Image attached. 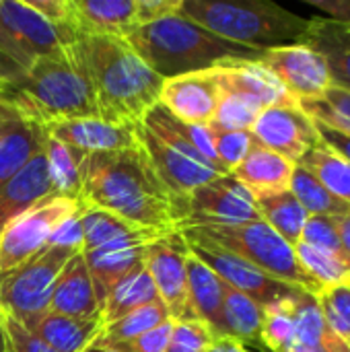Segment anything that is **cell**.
<instances>
[{"label":"cell","instance_id":"cell-35","mask_svg":"<svg viewBox=\"0 0 350 352\" xmlns=\"http://www.w3.org/2000/svg\"><path fill=\"white\" fill-rule=\"evenodd\" d=\"M295 254L301 268L316 283L320 293L334 287H350V264L344 258L328 254L303 241L295 245Z\"/></svg>","mask_w":350,"mask_h":352},{"label":"cell","instance_id":"cell-13","mask_svg":"<svg viewBox=\"0 0 350 352\" xmlns=\"http://www.w3.org/2000/svg\"><path fill=\"white\" fill-rule=\"evenodd\" d=\"M188 243L177 231L159 237L142 254L157 295L173 322L194 320L188 303Z\"/></svg>","mask_w":350,"mask_h":352},{"label":"cell","instance_id":"cell-17","mask_svg":"<svg viewBox=\"0 0 350 352\" xmlns=\"http://www.w3.org/2000/svg\"><path fill=\"white\" fill-rule=\"evenodd\" d=\"M163 235H169V233H161L155 229H140L138 233H134L126 239L113 241V243L103 245L93 252H83L89 272H91V278H93L97 299L101 303V309H103L109 289L120 278H124L130 270H134L142 262L144 248Z\"/></svg>","mask_w":350,"mask_h":352},{"label":"cell","instance_id":"cell-39","mask_svg":"<svg viewBox=\"0 0 350 352\" xmlns=\"http://www.w3.org/2000/svg\"><path fill=\"white\" fill-rule=\"evenodd\" d=\"M297 297L283 299L264 307L262 342L268 352H287L297 342V322H295Z\"/></svg>","mask_w":350,"mask_h":352},{"label":"cell","instance_id":"cell-6","mask_svg":"<svg viewBox=\"0 0 350 352\" xmlns=\"http://www.w3.org/2000/svg\"><path fill=\"white\" fill-rule=\"evenodd\" d=\"M194 237H200L241 260L260 268L268 276L301 289L311 295H320L316 283L301 268L295 248L287 243L272 227L262 219L243 225H192L184 227Z\"/></svg>","mask_w":350,"mask_h":352},{"label":"cell","instance_id":"cell-23","mask_svg":"<svg viewBox=\"0 0 350 352\" xmlns=\"http://www.w3.org/2000/svg\"><path fill=\"white\" fill-rule=\"evenodd\" d=\"M293 169L295 163L264 148L254 140V146L250 148L248 157L231 171V175L245 190H250L252 196H258V194L289 190Z\"/></svg>","mask_w":350,"mask_h":352},{"label":"cell","instance_id":"cell-37","mask_svg":"<svg viewBox=\"0 0 350 352\" xmlns=\"http://www.w3.org/2000/svg\"><path fill=\"white\" fill-rule=\"evenodd\" d=\"M297 105L318 124L350 136V91L330 85L322 95L301 99Z\"/></svg>","mask_w":350,"mask_h":352},{"label":"cell","instance_id":"cell-2","mask_svg":"<svg viewBox=\"0 0 350 352\" xmlns=\"http://www.w3.org/2000/svg\"><path fill=\"white\" fill-rule=\"evenodd\" d=\"M70 45L91 85L99 120L134 128L159 103L165 80L122 37L78 35Z\"/></svg>","mask_w":350,"mask_h":352},{"label":"cell","instance_id":"cell-50","mask_svg":"<svg viewBox=\"0 0 350 352\" xmlns=\"http://www.w3.org/2000/svg\"><path fill=\"white\" fill-rule=\"evenodd\" d=\"M314 124H316V130H318L322 142L328 144L332 151H336L340 157H344L350 163V136L340 134V132H336V130H330V128H326V126H322V124H318V122H314Z\"/></svg>","mask_w":350,"mask_h":352},{"label":"cell","instance_id":"cell-3","mask_svg":"<svg viewBox=\"0 0 350 352\" xmlns=\"http://www.w3.org/2000/svg\"><path fill=\"white\" fill-rule=\"evenodd\" d=\"M0 103L41 128L62 120L97 118L91 85L70 43L0 80Z\"/></svg>","mask_w":350,"mask_h":352},{"label":"cell","instance_id":"cell-16","mask_svg":"<svg viewBox=\"0 0 350 352\" xmlns=\"http://www.w3.org/2000/svg\"><path fill=\"white\" fill-rule=\"evenodd\" d=\"M221 101V87L215 72H190L184 76L167 78L161 89L159 103L184 124L208 126Z\"/></svg>","mask_w":350,"mask_h":352},{"label":"cell","instance_id":"cell-32","mask_svg":"<svg viewBox=\"0 0 350 352\" xmlns=\"http://www.w3.org/2000/svg\"><path fill=\"white\" fill-rule=\"evenodd\" d=\"M43 155L47 161V171H50L54 190L68 198L80 200V165L87 153L74 146H68L45 134Z\"/></svg>","mask_w":350,"mask_h":352},{"label":"cell","instance_id":"cell-56","mask_svg":"<svg viewBox=\"0 0 350 352\" xmlns=\"http://www.w3.org/2000/svg\"><path fill=\"white\" fill-rule=\"evenodd\" d=\"M287 352H316V351H311V349H307V346H301V344H297V342H295V344H293V346H291V349H289Z\"/></svg>","mask_w":350,"mask_h":352},{"label":"cell","instance_id":"cell-45","mask_svg":"<svg viewBox=\"0 0 350 352\" xmlns=\"http://www.w3.org/2000/svg\"><path fill=\"white\" fill-rule=\"evenodd\" d=\"M173 324H175L173 320H167V322L159 324L157 328H153L132 340L113 342V344H107L105 349H111L113 352H165L169 338H171Z\"/></svg>","mask_w":350,"mask_h":352},{"label":"cell","instance_id":"cell-52","mask_svg":"<svg viewBox=\"0 0 350 352\" xmlns=\"http://www.w3.org/2000/svg\"><path fill=\"white\" fill-rule=\"evenodd\" d=\"M206 352H252L248 351L241 342L233 340V338H217L215 344Z\"/></svg>","mask_w":350,"mask_h":352},{"label":"cell","instance_id":"cell-27","mask_svg":"<svg viewBox=\"0 0 350 352\" xmlns=\"http://www.w3.org/2000/svg\"><path fill=\"white\" fill-rule=\"evenodd\" d=\"M103 320L99 318H68L60 314H47L35 328L47 346L58 352H83L91 346L103 332Z\"/></svg>","mask_w":350,"mask_h":352},{"label":"cell","instance_id":"cell-26","mask_svg":"<svg viewBox=\"0 0 350 352\" xmlns=\"http://www.w3.org/2000/svg\"><path fill=\"white\" fill-rule=\"evenodd\" d=\"M223 320H225V338L241 342L248 351L256 346L266 352L262 342V324L264 307L252 301L248 295L223 283Z\"/></svg>","mask_w":350,"mask_h":352},{"label":"cell","instance_id":"cell-12","mask_svg":"<svg viewBox=\"0 0 350 352\" xmlns=\"http://www.w3.org/2000/svg\"><path fill=\"white\" fill-rule=\"evenodd\" d=\"M260 221L256 200L231 173L196 188L186 200V217L175 231L192 225H243Z\"/></svg>","mask_w":350,"mask_h":352},{"label":"cell","instance_id":"cell-18","mask_svg":"<svg viewBox=\"0 0 350 352\" xmlns=\"http://www.w3.org/2000/svg\"><path fill=\"white\" fill-rule=\"evenodd\" d=\"M136 25V0H66L64 33L124 37Z\"/></svg>","mask_w":350,"mask_h":352},{"label":"cell","instance_id":"cell-22","mask_svg":"<svg viewBox=\"0 0 350 352\" xmlns=\"http://www.w3.org/2000/svg\"><path fill=\"white\" fill-rule=\"evenodd\" d=\"M43 148L0 190V235L10 221L25 212L39 198L54 194Z\"/></svg>","mask_w":350,"mask_h":352},{"label":"cell","instance_id":"cell-11","mask_svg":"<svg viewBox=\"0 0 350 352\" xmlns=\"http://www.w3.org/2000/svg\"><path fill=\"white\" fill-rule=\"evenodd\" d=\"M134 130H136V138H138L140 146L146 151V155H149L155 171L159 173L161 182L167 186V190L175 198L179 212H182V221H184L188 196L196 188L221 177V175H227V173H223L219 167H215L208 161H202V159H196L192 155L177 151L175 146H171L169 142L159 138L155 132H151L142 122Z\"/></svg>","mask_w":350,"mask_h":352},{"label":"cell","instance_id":"cell-51","mask_svg":"<svg viewBox=\"0 0 350 352\" xmlns=\"http://www.w3.org/2000/svg\"><path fill=\"white\" fill-rule=\"evenodd\" d=\"M336 223H338V237H340L342 256L350 264V212L344 217H338Z\"/></svg>","mask_w":350,"mask_h":352},{"label":"cell","instance_id":"cell-9","mask_svg":"<svg viewBox=\"0 0 350 352\" xmlns=\"http://www.w3.org/2000/svg\"><path fill=\"white\" fill-rule=\"evenodd\" d=\"M80 200L64 194H47L6 225L0 235V272L10 270L50 243L52 233L72 217Z\"/></svg>","mask_w":350,"mask_h":352},{"label":"cell","instance_id":"cell-15","mask_svg":"<svg viewBox=\"0 0 350 352\" xmlns=\"http://www.w3.org/2000/svg\"><path fill=\"white\" fill-rule=\"evenodd\" d=\"M258 62L281 80L293 101L318 97L332 85L326 60L307 43L266 50Z\"/></svg>","mask_w":350,"mask_h":352},{"label":"cell","instance_id":"cell-29","mask_svg":"<svg viewBox=\"0 0 350 352\" xmlns=\"http://www.w3.org/2000/svg\"><path fill=\"white\" fill-rule=\"evenodd\" d=\"M45 130L21 118L0 138V190L43 148Z\"/></svg>","mask_w":350,"mask_h":352},{"label":"cell","instance_id":"cell-47","mask_svg":"<svg viewBox=\"0 0 350 352\" xmlns=\"http://www.w3.org/2000/svg\"><path fill=\"white\" fill-rule=\"evenodd\" d=\"M83 241H85V229H83V217H80V206H78V210L72 217H68L64 223H60V227L52 233L47 245L83 250Z\"/></svg>","mask_w":350,"mask_h":352},{"label":"cell","instance_id":"cell-49","mask_svg":"<svg viewBox=\"0 0 350 352\" xmlns=\"http://www.w3.org/2000/svg\"><path fill=\"white\" fill-rule=\"evenodd\" d=\"M305 2L328 14V21L350 27V0H305Z\"/></svg>","mask_w":350,"mask_h":352},{"label":"cell","instance_id":"cell-24","mask_svg":"<svg viewBox=\"0 0 350 352\" xmlns=\"http://www.w3.org/2000/svg\"><path fill=\"white\" fill-rule=\"evenodd\" d=\"M188 303L194 320L204 322L217 338H225L223 280L196 256H188Z\"/></svg>","mask_w":350,"mask_h":352},{"label":"cell","instance_id":"cell-30","mask_svg":"<svg viewBox=\"0 0 350 352\" xmlns=\"http://www.w3.org/2000/svg\"><path fill=\"white\" fill-rule=\"evenodd\" d=\"M254 200H256L260 219L268 227H272L287 243H291L295 248L301 241V235H303L309 214L299 204V200L291 194V190L258 194V196H254Z\"/></svg>","mask_w":350,"mask_h":352},{"label":"cell","instance_id":"cell-1","mask_svg":"<svg viewBox=\"0 0 350 352\" xmlns=\"http://www.w3.org/2000/svg\"><path fill=\"white\" fill-rule=\"evenodd\" d=\"M80 200L130 225L173 233L179 206L138 144L122 151L89 153L80 165Z\"/></svg>","mask_w":350,"mask_h":352},{"label":"cell","instance_id":"cell-21","mask_svg":"<svg viewBox=\"0 0 350 352\" xmlns=\"http://www.w3.org/2000/svg\"><path fill=\"white\" fill-rule=\"evenodd\" d=\"M50 311L68 318L101 316V303L97 299L93 278L83 252H76L62 268L52 293Z\"/></svg>","mask_w":350,"mask_h":352},{"label":"cell","instance_id":"cell-44","mask_svg":"<svg viewBox=\"0 0 350 352\" xmlns=\"http://www.w3.org/2000/svg\"><path fill=\"white\" fill-rule=\"evenodd\" d=\"M338 217H309L301 235V241L307 245H314L318 250H324L334 256H342L340 237H338Z\"/></svg>","mask_w":350,"mask_h":352},{"label":"cell","instance_id":"cell-54","mask_svg":"<svg viewBox=\"0 0 350 352\" xmlns=\"http://www.w3.org/2000/svg\"><path fill=\"white\" fill-rule=\"evenodd\" d=\"M0 352H10V346H8V336H6V330H4L2 314H0Z\"/></svg>","mask_w":350,"mask_h":352},{"label":"cell","instance_id":"cell-36","mask_svg":"<svg viewBox=\"0 0 350 352\" xmlns=\"http://www.w3.org/2000/svg\"><path fill=\"white\" fill-rule=\"evenodd\" d=\"M80 217H83V229H85V241H83L80 252L99 250L113 241L126 239L142 229V227L130 225L128 221H124L107 210L89 206L83 200H80Z\"/></svg>","mask_w":350,"mask_h":352},{"label":"cell","instance_id":"cell-55","mask_svg":"<svg viewBox=\"0 0 350 352\" xmlns=\"http://www.w3.org/2000/svg\"><path fill=\"white\" fill-rule=\"evenodd\" d=\"M83 352H113L111 349H105V346H97V344H91V346H87Z\"/></svg>","mask_w":350,"mask_h":352},{"label":"cell","instance_id":"cell-19","mask_svg":"<svg viewBox=\"0 0 350 352\" xmlns=\"http://www.w3.org/2000/svg\"><path fill=\"white\" fill-rule=\"evenodd\" d=\"M210 70L215 72L221 91L245 97L262 109L293 101L281 80L258 60H227Z\"/></svg>","mask_w":350,"mask_h":352},{"label":"cell","instance_id":"cell-8","mask_svg":"<svg viewBox=\"0 0 350 352\" xmlns=\"http://www.w3.org/2000/svg\"><path fill=\"white\" fill-rule=\"evenodd\" d=\"M72 39L25 0H0V56L19 70L58 54Z\"/></svg>","mask_w":350,"mask_h":352},{"label":"cell","instance_id":"cell-42","mask_svg":"<svg viewBox=\"0 0 350 352\" xmlns=\"http://www.w3.org/2000/svg\"><path fill=\"white\" fill-rule=\"evenodd\" d=\"M217 340V334L200 320L175 322L165 352H206Z\"/></svg>","mask_w":350,"mask_h":352},{"label":"cell","instance_id":"cell-46","mask_svg":"<svg viewBox=\"0 0 350 352\" xmlns=\"http://www.w3.org/2000/svg\"><path fill=\"white\" fill-rule=\"evenodd\" d=\"M2 320H4V330L8 336L10 352H58L52 346H47L39 336H35L21 324H17L14 320H10L6 316H2Z\"/></svg>","mask_w":350,"mask_h":352},{"label":"cell","instance_id":"cell-34","mask_svg":"<svg viewBox=\"0 0 350 352\" xmlns=\"http://www.w3.org/2000/svg\"><path fill=\"white\" fill-rule=\"evenodd\" d=\"M299 165L309 169L330 194L350 204V163L344 157L320 142L299 161Z\"/></svg>","mask_w":350,"mask_h":352},{"label":"cell","instance_id":"cell-48","mask_svg":"<svg viewBox=\"0 0 350 352\" xmlns=\"http://www.w3.org/2000/svg\"><path fill=\"white\" fill-rule=\"evenodd\" d=\"M179 0H136V25L153 23L163 16L175 14Z\"/></svg>","mask_w":350,"mask_h":352},{"label":"cell","instance_id":"cell-31","mask_svg":"<svg viewBox=\"0 0 350 352\" xmlns=\"http://www.w3.org/2000/svg\"><path fill=\"white\" fill-rule=\"evenodd\" d=\"M295 322H297V344L307 346L316 352H350L349 344L328 328L316 295L301 293L297 297Z\"/></svg>","mask_w":350,"mask_h":352},{"label":"cell","instance_id":"cell-38","mask_svg":"<svg viewBox=\"0 0 350 352\" xmlns=\"http://www.w3.org/2000/svg\"><path fill=\"white\" fill-rule=\"evenodd\" d=\"M171 320L165 305L161 301L149 303L140 309H134L126 316H122L120 320H116L113 324L105 326L103 332L99 334V338L93 342L97 346H107L113 342H124V340H132L153 328H157L159 324Z\"/></svg>","mask_w":350,"mask_h":352},{"label":"cell","instance_id":"cell-43","mask_svg":"<svg viewBox=\"0 0 350 352\" xmlns=\"http://www.w3.org/2000/svg\"><path fill=\"white\" fill-rule=\"evenodd\" d=\"M210 136L215 153L229 173L248 157L250 148L254 146V136L250 132H225L210 128Z\"/></svg>","mask_w":350,"mask_h":352},{"label":"cell","instance_id":"cell-4","mask_svg":"<svg viewBox=\"0 0 350 352\" xmlns=\"http://www.w3.org/2000/svg\"><path fill=\"white\" fill-rule=\"evenodd\" d=\"M122 39L163 80L202 72L227 60H260L264 54L227 41L177 12L134 25Z\"/></svg>","mask_w":350,"mask_h":352},{"label":"cell","instance_id":"cell-25","mask_svg":"<svg viewBox=\"0 0 350 352\" xmlns=\"http://www.w3.org/2000/svg\"><path fill=\"white\" fill-rule=\"evenodd\" d=\"M305 43L326 60L330 82L350 91V27L328 19H311Z\"/></svg>","mask_w":350,"mask_h":352},{"label":"cell","instance_id":"cell-28","mask_svg":"<svg viewBox=\"0 0 350 352\" xmlns=\"http://www.w3.org/2000/svg\"><path fill=\"white\" fill-rule=\"evenodd\" d=\"M161 301L155 289V283L144 266V262H140L134 270H130L124 278H120L107 293L103 309H101V320L103 326L113 324L116 320H120L122 316L140 309L149 303Z\"/></svg>","mask_w":350,"mask_h":352},{"label":"cell","instance_id":"cell-10","mask_svg":"<svg viewBox=\"0 0 350 352\" xmlns=\"http://www.w3.org/2000/svg\"><path fill=\"white\" fill-rule=\"evenodd\" d=\"M177 233H182V237L186 239L192 256H196L202 264H206L223 283H227L229 287L248 295L252 301H256L262 307H268L276 301L293 299V297L305 293L301 289H295L291 285H285V283L268 276L260 268L248 264L245 260H241V258H237L200 237H194L186 231H177Z\"/></svg>","mask_w":350,"mask_h":352},{"label":"cell","instance_id":"cell-53","mask_svg":"<svg viewBox=\"0 0 350 352\" xmlns=\"http://www.w3.org/2000/svg\"><path fill=\"white\" fill-rule=\"evenodd\" d=\"M19 120H21V116H19L12 107L0 103V138H2V134H4L14 122H19Z\"/></svg>","mask_w":350,"mask_h":352},{"label":"cell","instance_id":"cell-5","mask_svg":"<svg viewBox=\"0 0 350 352\" xmlns=\"http://www.w3.org/2000/svg\"><path fill=\"white\" fill-rule=\"evenodd\" d=\"M177 14L227 41L260 52L305 43L311 23L264 0H179Z\"/></svg>","mask_w":350,"mask_h":352},{"label":"cell","instance_id":"cell-20","mask_svg":"<svg viewBox=\"0 0 350 352\" xmlns=\"http://www.w3.org/2000/svg\"><path fill=\"white\" fill-rule=\"evenodd\" d=\"M134 128L113 126L99 118H74V120H62L50 124L43 130L47 136L89 155V153L122 151L138 144Z\"/></svg>","mask_w":350,"mask_h":352},{"label":"cell","instance_id":"cell-7","mask_svg":"<svg viewBox=\"0 0 350 352\" xmlns=\"http://www.w3.org/2000/svg\"><path fill=\"white\" fill-rule=\"evenodd\" d=\"M80 250L45 245L23 264L0 272V314L29 332L50 314L52 293L66 262Z\"/></svg>","mask_w":350,"mask_h":352},{"label":"cell","instance_id":"cell-14","mask_svg":"<svg viewBox=\"0 0 350 352\" xmlns=\"http://www.w3.org/2000/svg\"><path fill=\"white\" fill-rule=\"evenodd\" d=\"M250 134L258 144L289 159L295 165L316 144L322 142L314 120L297 105V101L262 109Z\"/></svg>","mask_w":350,"mask_h":352},{"label":"cell","instance_id":"cell-33","mask_svg":"<svg viewBox=\"0 0 350 352\" xmlns=\"http://www.w3.org/2000/svg\"><path fill=\"white\" fill-rule=\"evenodd\" d=\"M289 190L309 217H344L350 212V204L330 194L322 182L299 163L293 169Z\"/></svg>","mask_w":350,"mask_h":352},{"label":"cell","instance_id":"cell-40","mask_svg":"<svg viewBox=\"0 0 350 352\" xmlns=\"http://www.w3.org/2000/svg\"><path fill=\"white\" fill-rule=\"evenodd\" d=\"M262 107L254 101L239 97L235 93L221 91V101L217 105L215 118L208 128L225 130V132H250L256 118L260 116Z\"/></svg>","mask_w":350,"mask_h":352},{"label":"cell","instance_id":"cell-41","mask_svg":"<svg viewBox=\"0 0 350 352\" xmlns=\"http://www.w3.org/2000/svg\"><path fill=\"white\" fill-rule=\"evenodd\" d=\"M316 297L328 328L350 346V287L326 289Z\"/></svg>","mask_w":350,"mask_h":352}]
</instances>
